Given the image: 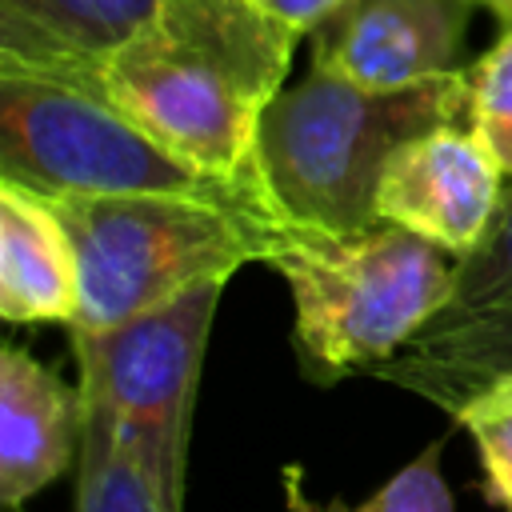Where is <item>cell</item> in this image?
Returning <instances> with one entry per match:
<instances>
[{
	"label": "cell",
	"instance_id": "277c9868",
	"mask_svg": "<svg viewBox=\"0 0 512 512\" xmlns=\"http://www.w3.org/2000/svg\"><path fill=\"white\" fill-rule=\"evenodd\" d=\"M456 260L420 232L380 220L344 236L288 224L264 264L292 292L300 372L328 388L392 360L448 300Z\"/></svg>",
	"mask_w": 512,
	"mask_h": 512
},
{
	"label": "cell",
	"instance_id": "7a4b0ae2",
	"mask_svg": "<svg viewBox=\"0 0 512 512\" xmlns=\"http://www.w3.org/2000/svg\"><path fill=\"white\" fill-rule=\"evenodd\" d=\"M468 68L412 88H360L312 68L260 116L256 180L276 220L312 232L380 224L376 188L388 156L440 124L468 120Z\"/></svg>",
	"mask_w": 512,
	"mask_h": 512
},
{
	"label": "cell",
	"instance_id": "e0dca14e",
	"mask_svg": "<svg viewBox=\"0 0 512 512\" xmlns=\"http://www.w3.org/2000/svg\"><path fill=\"white\" fill-rule=\"evenodd\" d=\"M272 16H280V20H288L292 28H300V32H312V28H320L336 8H344L348 0H260Z\"/></svg>",
	"mask_w": 512,
	"mask_h": 512
},
{
	"label": "cell",
	"instance_id": "6da1fadb",
	"mask_svg": "<svg viewBox=\"0 0 512 512\" xmlns=\"http://www.w3.org/2000/svg\"><path fill=\"white\" fill-rule=\"evenodd\" d=\"M300 36L260 0H156L104 60L100 92L192 168L260 184V116L284 92Z\"/></svg>",
	"mask_w": 512,
	"mask_h": 512
},
{
	"label": "cell",
	"instance_id": "9a60e30c",
	"mask_svg": "<svg viewBox=\"0 0 512 512\" xmlns=\"http://www.w3.org/2000/svg\"><path fill=\"white\" fill-rule=\"evenodd\" d=\"M484 468V492L500 512H512V372L488 380L452 416Z\"/></svg>",
	"mask_w": 512,
	"mask_h": 512
},
{
	"label": "cell",
	"instance_id": "7c38bea8",
	"mask_svg": "<svg viewBox=\"0 0 512 512\" xmlns=\"http://www.w3.org/2000/svg\"><path fill=\"white\" fill-rule=\"evenodd\" d=\"M0 316L8 324H60L80 316V260L56 208L0 180Z\"/></svg>",
	"mask_w": 512,
	"mask_h": 512
},
{
	"label": "cell",
	"instance_id": "9c48e42d",
	"mask_svg": "<svg viewBox=\"0 0 512 512\" xmlns=\"http://www.w3.org/2000/svg\"><path fill=\"white\" fill-rule=\"evenodd\" d=\"M476 0H348L312 28V68L392 92L460 68Z\"/></svg>",
	"mask_w": 512,
	"mask_h": 512
},
{
	"label": "cell",
	"instance_id": "5b68a950",
	"mask_svg": "<svg viewBox=\"0 0 512 512\" xmlns=\"http://www.w3.org/2000/svg\"><path fill=\"white\" fill-rule=\"evenodd\" d=\"M224 284L228 280L196 284L192 292L108 328H72L84 412L112 432L180 512L196 384Z\"/></svg>",
	"mask_w": 512,
	"mask_h": 512
},
{
	"label": "cell",
	"instance_id": "30bf717a",
	"mask_svg": "<svg viewBox=\"0 0 512 512\" xmlns=\"http://www.w3.org/2000/svg\"><path fill=\"white\" fill-rule=\"evenodd\" d=\"M84 392L20 344L0 348V500L20 512L84 448Z\"/></svg>",
	"mask_w": 512,
	"mask_h": 512
},
{
	"label": "cell",
	"instance_id": "2e32d148",
	"mask_svg": "<svg viewBox=\"0 0 512 512\" xmlns=\"http://www.w3.org/2000/svg\"><path fill=\"white\" fill-rule=\"evenodd\" d=\"M468 128L492 148L504 176L512 180V28L488 56L468 64Z\"/></svg>",
	"mask_w": 512,
	"mask_h": 512
},
{
	"label": "cell",
	"instance_id": "ac0fdd59",
	"mask_svg": "<svg viewBox=\"0 0 512 512\" xmlns=\"http://www.w3.org/2000/svg\"><path fill=\"white\" fill-rule=\"evenodd\" d=\"M476 4H484L488 12H496L504 20V28H512V0H476Z\"/></svg>",
	"mask_w": 512,
	"mask_h": 512
},
{
	"label": "cell",
	"instance_id": "5bb4252c",
	"mask_svg": "<svg viewBox=\"0 0 512 512\" xmlns=\"http://www.w3.org/2000/svg\"><path fill=\"white\" fill-rule=\"evenodd\" d=\"M284 504L288 512H456L452 488L440 472V444H428L416 460H408L392 480H384L368 500L344 504V500H312L304 492L300 468H284Z\"/></svg>",
	"mask_w": 512,
	"mask_h": 512
},
{
	"label": "cell",
	"instance_id": "52a82bcc",
	"mask_svg": "<svg viewBox=\"0 0 512 512\" xmlns=\"http://www.w3.org/2000/svg\"><path fill=\"white\" fill-rule=\"evenodd\" d=\"M372 372L448 416L488 380L512 372V180L484 240L456 260L440 312Z\"/></svg>",
	"mask_w": 512,
	"mask_h": 512
},
{
	"label": "cell",
	"instance_id": "3957f363",
	"mask_svg": "<svg viewBox=\"0 0 512 512\" xmlns=\"http://www.w3.org/2000/svg\"><path fill=\"white\" fill-rule=\"evenodd\" d=\"M44 200L64 220L80 260V316L72 328H108L196 284L232 280L236 268L264 264L288 228L256 196L68 192Z\"/></svg>",
	"mask_w": 512,
	"mask_h": 512
},
{
	"label": "cell",
	"instance_id": "8fae6325",
	"mask_svg": "<svg viewBox=\"0 0 512 512\" xmlns=\"http://www.w3.org/2000/svg\"><path fill=\"white\" fill-rule=\"evenodd\" d=\"M156 12V0H0V68L100 92L104 60Z\"/></svg>",
	"mask_w": 512,
	"mask_h": 512
},
{
	"label": "cell",
	"instance_id": "4fadbf2b",
	"mask_svg": "<svg viewBox=\"0 0 512 512\" xmlns=\"http://www.w3.org/2000/svg\"><path fill=\"white\" fill-rule=\"evenodd\" d=\"M76 464V512H180L96 416L84 424V448Z\"/></svg>",
	"mask_w": 512,
	"mask_h": 512
},
{
	"label": "cell",
	"instance_id": "8992f818",
	"mask_svg": "<svg viewBox=\"0 0 512 512\" xmlns=\"http://www.w3.org/2000/svg\"><path fill=\"white\" fill-rule=\"evenodd\" d=\"M0 180L36 196H116V192H192V196H256L260 184L216 180L136 120L104 92L0 68Z\"/></svg>",
	"mask_w": 512,
	"mask_h": 512
},
{
	"label": "cell",
	"instance_id": "ba28073f",
	"mask_svg": "<svg viewBox=\"0 0 512 512\" xmlns=\"http://www.w3.org/2000/svg\"><path fill=\"white\" fill-rule=\"evenodd\" d=\"M504 180L500 160L468 120L440 124L388 156L376 188V216L464 256L492 228L508 192Z\"/></svg>",
	"mask_w": 512,
	"mask_h": 512
}]
</instances>
